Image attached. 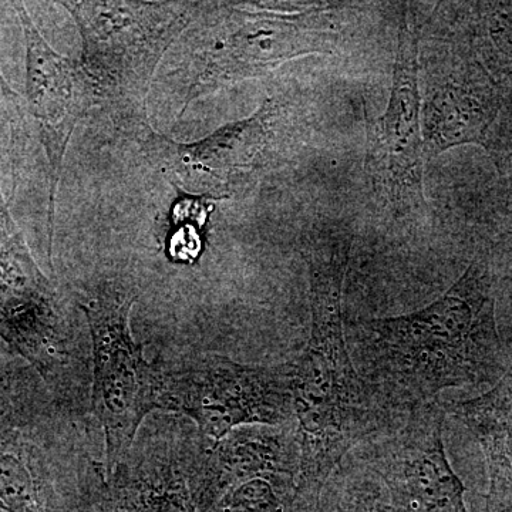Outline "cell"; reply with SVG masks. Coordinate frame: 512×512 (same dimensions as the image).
<instances>
[{
    "label": "cell",
    "mask_w": 512,
    "mask_h": 512,
    "mask_svg": "<svg viewBox=\"0 0 512 512\" xmlns=\"http://www.w3.org/2000/svg\"><path fill=\"white\" fill-rule=\"evenodd\" d=\"M32 430L0 433V510L67 512L45 451L33 440Z\"/></svg>",
    "instance_id": "obj_16"
},
{
    "label": "cell",
    "mask_w": 512,
    "mask_h": 512,
    "mask_svg": "<svg viewBox=\"0 0 512 512\" xmlns=\"http://www.w3.org/2000/svg\"><path fill=\"white\" fill-rule=\"evenodd\" d=\"M168 429L138 433L126 457L110 473L101 463L89 468L86 497L103 512H197L188 484L191 431Z\"/></svg>",
    "instance_id": "obj_13"
},
{
    "label": "cell",
    "mask_w": 512,
    "mask_h": 512,
    "mask_svg": "<svg viewBox=\"0 0 512 512\" xmlns=\"http://www.w3.org/2000/svg\"><path fill=\"white\" fill-rule=\"evenodd\" d=\"M281 106L274 99L262 101L247 119L225 124L210 136L194 143H178L173 138L144 130L147 154L165 173L180 184L194 185L201 180L228 183L232 175L254 167L274 137Z\"/></svg>",
    "instance_id": "obj_14"
},
{
    "label": "cell",
    "mask_w": 512,
    "mask_h": 512,
    "mask_svg": "<svg viewBox=\"0 0 512 512\" xmlns=\"http://www.w3.org/2000/svg\"><path fill=\"white\" fill-rule=\"evenodd\" d=\"M443 407L483 448L490 477L484 512H512V349L504 375L487 393Z\"/></svg>",
    "instance_id": "obj_15"
},
{
    "label": "cell",
    "mask_w": 512,
    "mask_h": 512,
    "mask_svg": "<svg viewBox=\"0 0 512 512\" xmlns=\"http://www.w3.org/2000/svg\"><path fill=\"white\" fill-rule=\"evenodd\" d=\"M444 420L443 402L436 400L356 447L355 457L380 485L379 512H468L466 488L446 456Z\"/></svg>",
    "instance_id": "obj_10"
},
{
    "label": "cell",
    "mask_w": 512,
    "mask_h": 512,
    "mask_svg": "<svg viewBox=\"0 0 512 512\" xmlns=\"http://www.w3.org/2000/svg\"><path fill=\"white\" fill-rule=\"evenodd\" d=\"M156 410L194 421L205 439H224L239 427L284 426L296 421L293 363L244 365L202 355L154 362Z\"/></svg>",
    "instance_id": "obj_7"
},
{
    "label": "cell",
    "mask_w": 512,
    "mask_h": 512,
    "mask_svg": "<svg viewBox=\"0 0 512 512\" xmlns=\"http://www.w3.org/2000/svg\"><path fill=\"white\" fill-rule=\"evenodd\" d=\"M178 198L171 207L167 237L168 259L175 264H194L204 251V228L215 202L221 198L192 194L177 188Z\"/></svg>",
    "instance_id": "obj_17"
},
{
    "label": "cell",
    "mask_w": 512,
    "mask_h": 512,
    "mask_svg": "<svg viewBox=\"0 0 512 512\" xmlns=\"http://www.w3.org/2000/svg\"><path fill=\"white\" fill-rule=\"evenodd\" d=\"M26 46V97L39 126L49 173V248L55 232L56 198L64 157L77 124L97 106L96 94L82 64L60 55L47 43L23 3H13Z\"/></svg>",
    "instance_id": "obj_12"
},
{
    "label": "cell",
    "mask_w": 512,
    "mask_h": 512,
    "mask_svg": "<svg viewBox=\"0 0 512 512\" xmlns=\"http://www.w3.org/2000/svg\"><path fill=\"white\" fill-rule=\"evenodd\" d=\"M338 9L326 3L288 13L254 3H200L190 82L175 124L202 97L268 76L291 60L335 53L342 36Z\"/></svg>",
    "instance_id": "obj_3"
},
{
    "label": "cell",
    "mask_w": 512,
    "mask_h": 512,
    "mask_svg": "<svg viewBox=\"0 0 512 512\" xmlns=\"http://www.w3.org/2000/svg\"><path fill=\"white\" fill-rule=\"evenodd\" d=\"M346 340L357 373L397 423L444 390L497 383L510 359L498 333L487 256H477L430 305L393 318L356 320Z\"/></svg>",
    "instance_id": "obj_1"
},
{
    "label": "cell",
    "mask_w": 512,
    "mask_h": 512,
    "mask_svg": "<svg viewBox=\"0 0 512 512\" xmlns=\"http://www.w3.org/2000/svg\"><path fill=\"white\" fill-rule=\"evenodd\" d=\"M137 292L133 286L107 281L82 303L92 350V412L104 434L110 473L133 447L148 414L156 412V369L131 333L130 315Z\"/></svg>",
    "instance_id": "obj_8"
},
{
    "label": "cell",
    "mask_w": 512,
    "mask_h": 512,
    "mask_svg": "<svg viewBox=\"0 0 512 512\" xmlns=\"http://www.w3.org/2000/svg\"><path fill=\"white\" fill-rule=\"evenodd\" d=\"M57 5L79 30L80 64L97 106L146 130L148 93L158 64L194 23L200 3L67 0Z\"/></svg>",
    "instance_id": "obj_5"
},
{
    "label": "cell",
    "mask_w": 512,
    "mask_h": 512,
    "mask_svg": "<svg viewBox=\"0 0 512 512\" xmlns=\"http://www.w3.org/2000/svg\"><path fill=\"white\" fill-rule=\"evenodd\" d=\"M421 131L424 158L453 148L487 147L488 133L501 109V92L477 60L453 50L419 53Z\"/></svg>",
    "instance_id": "obj_11"
},
{
    "label": "cell",
    "mask_w": 512,
    "mask_h": 512,
    "mask_svg": "<svg viewBox=\"0 0 512 512\" xmlns=\"http://www.w3.org/2000/svg\"><path fill=\"white\" fill-rule=\"evenodd\" d=\"M298 421L239 427L212 441L192 431L187 477L197 512H295Z\"/></svg>",
    "instance_id": "obj_6"
},
{
    "label": "cell",
    "mask_w": 512,
    "mask_h": 512,
    "mask_svg": "<svg viewBox=\"0 0 512 512\" xmlns=\"http://www.w3.org/2000/svg\"><path fill=\"white\" fill-rule=\"evenodd\" d=\"M419 53L420 37L406 12L386 111L366 117V174L377 204L397 222H419L427 212Z\"/></svg>",
    "instance_id": "obj_9"
},
{
    "label": "cell",
    "mask_w": 512,
    "mask_h": 512,
    "mask_svg": "<svg viewBox=\"0 0 512 512\" xmlns=\"http://www.w3.org/2000/svg\"><path fill=\"white\" fill-rule=\"evenodd\" d=\"M0 90H2L3 96L8 97L12 103H18V94L15 93V90L10 87L8 80L3 76L2 69H0Z\"/></svg>",
    "instance_id": "obj_18"
},
{
    "label": "cell",
    "mask_w": 512,
    "mask_h": 512,
    "mask_svg": "<svg viewBox=\"0 0 512 512\" xmlns=\"http://www.w3.org/2000/svg\"><path fill=\"white\" fill-rule=\"evenodd\" d=\"M353 234L339 224L313 227L303 238L311 301V338L293 363L301 444L295 512H316L333 471L367 440L396 429L353 365L342 319L343 284Z\"/></svg>",
    "instance_id": "obj_2"
},
{
    "label": "cell",
    "mask_w": 512,
    "mask_h": 512,
    "mask_svg": "<svg viewBox=\"0 0 512 512\" xmlns=\"http://www.w3.org/2000/svg\"><path fill=\"white\" fill-rule=\"evenodd\" d=\"M0 339L39 373L66 416L92 409V350L40 271L0 194Z\"/></svg>",
    "instance_id": "obj_4"
}]
</instances>
